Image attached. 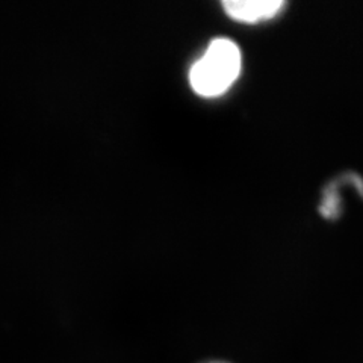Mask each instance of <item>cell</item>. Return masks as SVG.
<instances>
[{
	"label": "cell",
	"instance_id": "obj_1",
	"mask_svg": "<svg viewBox=\"0 0 363 363\" xmlns=\"http://www.w3.org/2000/svg\"><path fill=\"white\" fill-rule=\"evenodd\" d=\"M241 70L242 55L238 44L229 38H215L191 65L189 85L200 97H220L233 86Z\"/></svg>",
	"mask_w": 363,
	"mask_h": 363
},
{
	"label": "cell",
	"instance_id": "obj_2",
	"mask_svg": "<svg viewBox=\"0 0 363 363\" xmlns=\"http://www.w3.org/2000/svg\"><path fill=\"white\" fill-rule=\"evenodd\" d=\"M286 2L283 0H225L223 2L224 13L238 23L256 25L276 18Z\"/></svg>",
	"mask_w": 363,
	"mask_h": 363
},
{
	"label": "cell",
	"instance_id": "obj_3",
	"mask_svg": "<svg viewBox=\"0 0 363 363\" xmlns=\"http://www.w3.org/2000/svg\"><path fill=\"white\" fill-rule=\"evenodd\" d=\"M342 208L344 203L342 196H340V179L337 177L325 185L318 211H320L324 220H337L342 213Z\"/></svg>",
	"mask_w": 363,
	"mask_h": 363
},
{
	"label": "cell",
	"instance_id": "obj_4",
	"mask_svg": "<svg viewBox=\"0 0 363 363\" xmlns=\"http://www.w3.org/2000/svg\"><path fill=\"white\" fill-rule=\"evenodd\" d=\"M206 363H229V362H223V360H212V362H206Z\"/></svg>",
	"mask_w": 363,
	"mask_h": 363
}]
</instances>
